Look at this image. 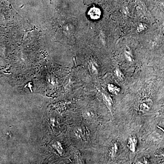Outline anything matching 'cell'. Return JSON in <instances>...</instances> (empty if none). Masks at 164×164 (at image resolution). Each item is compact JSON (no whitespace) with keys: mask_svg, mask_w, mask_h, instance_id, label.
Instances as JSON below:
<instances>
[{"mask_svg":"<svg viewBox=\"0 0 164 164\" xmlns=\"http://www.w3.org/2000/svg\"><path fill=\"white\" fill-rule=\"evenodd\" d=\"M103 97L104 103L107 104V106L109 108H111L112 105V98L108 95H107V94H105V93L103 94Z\"/></svg>","mask_w":164,"mask_h":164,"instance_id":"5","label":"cell"},{"mask_svg":"<svg viewBox=\"0 0 164 164\" xmlns=\"http://www.w3.org/2000/svg\"><path fill=\"white\" fill-rule=\"evenodd\" d=\"M84 116L86 118H90L93 117V114L91 111L90 110H87L85 111L84 114Z\"/></svg>","mask_w":164,"mask_h":164,"instance_id":"9","label":"cell"},{"mask_svg":"<svg viewBox=\"0 0 164 164\" xmlns=\"http://www.w3.org/2000/svg\"><path fill=\"white\" fill-rule=\"evenodd\" d=\"M107 87H108L109 91L113 94H118L120 91V87L112 84H109Z\"/></svg>","mask_w":164,"mask_h":164,"instance_id":"4","label":"cell"},{"mask_svg":"<svg viewBox=\"0 0 164 164\" xmlns=\"http://www.w3.org/2000/svg\"><path fill=\"white\" fill-rule=\"evenodd\" d=\"M114 74H115V76L116 77L119 79L121 80H123L125 79L124 77V74L123 73L121 72V71L119 69H116L114 70Z\"/></svg>","mask_w":164,"mask_h":164,"instance_id":"7","label":"cell"},{"mask_svg":"<svg viewBox=\"0 0 164 164\" xmlns=\"http://www.w3.org/2000/svg\"><path fill=\"white\" fill-rule=\"evenodd\" d=\"M87 14V17L90 20L95 22L101 18L103 12L102 9L99 7L93 5L89 8Z\"/></svg>","mask_w":164,"mask_h":164,"instance_id":"1","label":"cell"},{"mask_svg":"<svg viewBox=\"0 0 164 164\" xmlns=\"http://www.w3.org/2000/svg\"><path fill=\"white\" fill-rule=\"evenodd\" d=\"M118 150V146H117V144H114L110 149V154L111 155V156H114V155L117 153Z\"/></svg>","mask_w":164,"mask_h":164,"instance_id":"8","label":"cell"},{"mask_svg":"<svg viewBox=\"0 0 164 164\" xmlns=\"http://www.w3.org/2000/svg\"><path fill=\"white\" fill-rule=\"evenodd\" d=\"M147 25L144 23H141L138 25L137 27V30L138 33H141L147 29Z\"/></svg>","mask_w":164,"mask_h":164,"instance_id":"6","label":"cell"},{"mask_svg":"<svg viewBox=\"0 0 164 164\" xmlns=\"http://www.w3.org/2000/svg\"><path fill=\"white\" fill-rule=\"evenodd\" d=\"M152 100L150 98H144L141 100L140 104V109L141 111H147L150 109L152 106Z\"/></svg>","mask_w":164,"mask_h":164,"instance_id":"2","label":"cell"},{"mask_svg":"<svg viewBox=\"0 0 164 164\" xmlns=\"http://www.w3.org/2000/svg\"><path fill=\"white\" fill-rule=\"evenodd\" d=\"M91 69L92 70V72L93 73H96L97 71V69L93 63H92L91 65Z\"/></svg>","mask_w":164,"mask_h":164,"instance_id":"10","label":"cell"},{"mask_svg":"<svg viewBox=\"0 0 164 164\" xmlns=\"http://www.w3.org/2000/svg\"><path fill=\"white\" fill-rule=\"evenodd\" d=\"M137 144V139L135 136H131L129 138L128 146L129 149L132 152H135Z\"/></svg>","mask_w":164,"mask_h":164,"instance_id":"3","label":"cell"}]
</instances>
